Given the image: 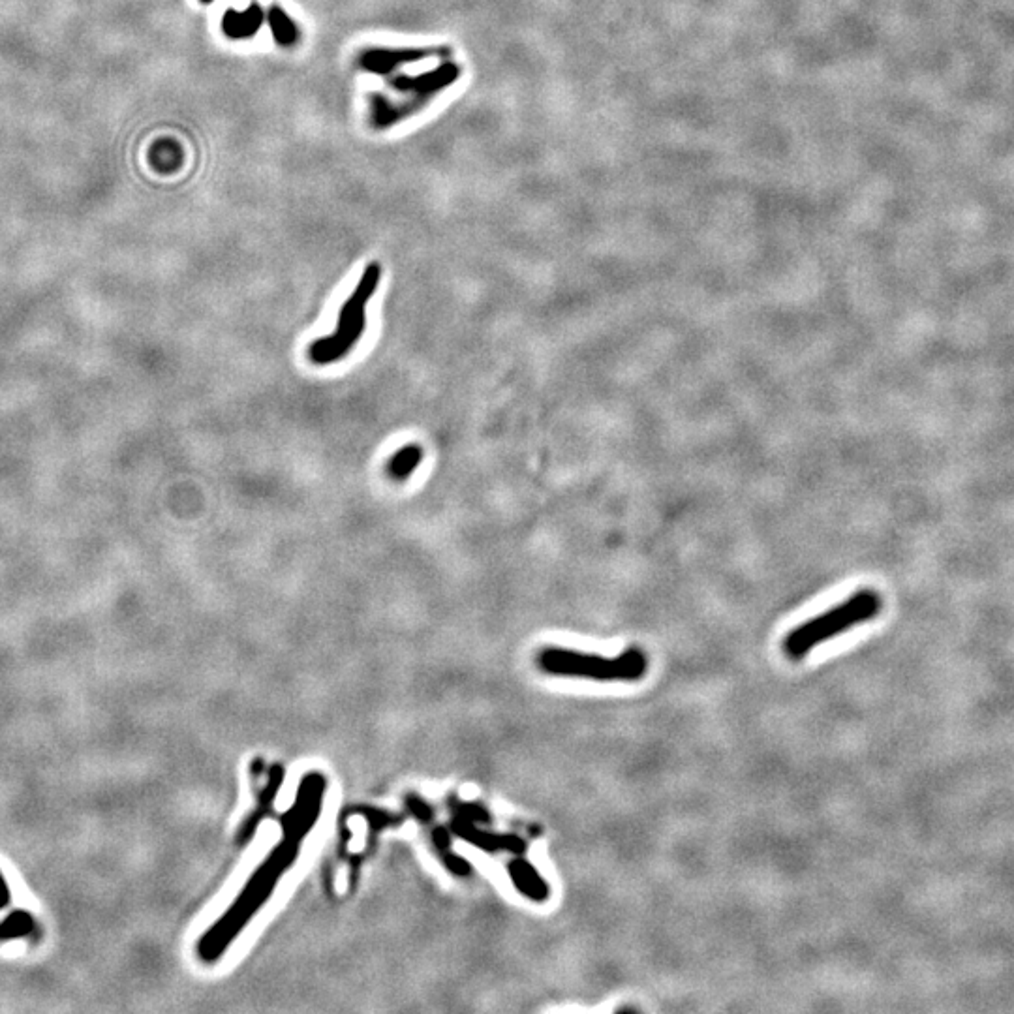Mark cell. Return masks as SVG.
I'll list each match as a JSON object with an SVG mask.
<instances>
[{
    "label": "cell",
    "mask_w": 1014,
    "mask_h": 1014,
    "mask_svg": "<svg viewBox=\"0 0 1014 1014\" xmlns=\"http://www.w3.org/2000/svg\"><path fill=\"white\" fill-rule=\"evenodd\" d=\"M325 789L327 782L320 772H308L301 780L292 808L280 821L282 840L246 881L245 887L231 902L226 913L201 936L198 941L200 960L207 964L220 960L222 954L230 949L231 943L248 926V922L252 921V917L273 896L280 877L297 861L308 832L318 823Z\"/></svg>",
    "instance_id": "obj_1"
},
{
    "label": "cell",
    "mask_w": 1014,
    "mask_h": 1014,
    "mask_svg": "<svg viewBox=\"0 0 1014 1014\" xmlns=\"http://www.w3.org/2000/svg\"><path fill=\"white\" fill-rule=\"evenodd\" d=\"M547 675L586 678L596 682H639L648 673V658L637 646L626 648L618 658H605L562 646H547L536 658Z\"/></svg>",
    "instance_id": "obj_2"
},
{
    "label": "cell",
    "mask_w": 1014,
    "mask_h": 1014,
    "mask_svg": "<svg viewBox=\"0 0 1014 1014\" xmlns=\"http://www.w3.org/2000/svg\"><path fill=\"white\" fill-rule=\"evenodd\" d=\"M881 609L883 600L876 590L862 588L847 600L834 605L827 613L810 618L791 631L785 637V654L791 660H802L808 652L827 643L832 637L853 630L868 620H874Z\"/></svg>",
    "instance_id": "obj_3"
},
{
    "label": "cell",
    "mask_w": 1014,
    "mask_h": 1014,
    "mask_svg": "<svg viewBox=\"0 0 1014 1014\" xmlns=\"http://www.w3.org/2000/svg\"><path fill=\"white\" fill-rule=\"evenodd\" d=\"M382 278L380 263H370L363 271L359 284L350 299L340 308L337 331L329 337L318 338L310 344L308 355L316 365H331L352 352L367 329V303L376 292Z\"/></svg>",
    "instance_id": "obj_4"
},
{
    "label": "cell",
    "mask_w": 1014,
    "mask_h": 1014,
    "mask_svg": "<svg viewBox=\"0 0 1014 1014\" xmlns=\"http://www.w3.org/2000/svg\"><path fill=\"white\" fill-rule=\"evenodd\" d=\"M507 872H509L511 881L515 883V887L523 892L526 898H530L534 902L549 900V896H551L549 883L539 876L538 870L530 862L524 861V859H515V861L509 862Z\"/></svg>",
    "instance_id": "obj_5"
},
{
    "label": "cell",
    "mask_w": 1014,
    "mask_h": 1014,
    "mask_svg": "<svg viewBox=\"0 0 1014 1014\" xmlns=\"http://www.w3.org/2000/svg\"><path fill=\"white\" fill-rule=\"evenodd\" d=\"M269 774H271V776H269V782H267V787L263 789L262 797H260V804H258L256 812L246 819L243 829L239 830V842H241V844H246V842L252 838L254 830L258 829V825H260L263 819H265L267 815L271 814V810H273V802L277 799L278 789H280L282 780H284V770H282L280 765H275Z\"/></svg>",
    "instance_id": "obj_6"
},
{
    "label": "cell",
    "mask_w": 1014,
    "mask_h": 1014,
    "mask_svg": "<svg viewBox=\"0 0 1014 1014\" xmlns=\"http://www.w3.org/2000/svg\"><path fill=\"white\" fill-rule=\"evenodd\" d=\"M457 76H459V70L455 66H442L440 70L429 72L425 76L400 77V79H397V87L404 89V91L432 93V91H440L442 87L453 83Z\"/></svg>",
    "instance_id": "obj_7"
},
{
    "label": "cell",
    "mask_w": 1014,
    "mask_h": 1014,
    "mask_svg": "<svg viewBox=\"0 0 1014 1014\" xmlns=\"http://www.w3.org/2000/svg\"><path fill=\"white\" fill-rule=\"evenodd\" d=\"M462 836L472 840L474 844H479L483 849L487 851H513V853H523L526 849L524 840H521L519 836H513V834H489V832H477L472 827H464L461 829Z\"/></svg>",
    "instance_id": "obj_8"
},
{
    "label": "cell",
    "mask_w": 1014,
    "mask_h": 1014,
    "mask_svg": "<svg viewBox=\"0 0 1014 1014\" xmlns=\"http://www.w3.org/2000/svg\"><path fill=\"white\" fill-rule=\"evenodd\" d=\"M427 55L425 51H370L361 62L370 72H387L400 62L419 61Z\"/></svg>",
    "instance_id": "obj_9"
},
{
    "label": "cell",
    "mask_w": 1014,
    "mask_h": 1014,
    "mask_svg": "<svg viewBox=\"0 0 1014 1014\" xmlns=\"http://www.w3.org/2000/svg\"><path fill=\"white\" fill-rule=\"evenodd\" d=\"M421 461H423L421 447L415 446V444L402 447L387 464V474L397 481H404L414 474L415 468L421 464Z\"/></svg>",
    "instance_id": "obj_10"
},
{
    "label": "cell",
    "mask_w": 1014,
    "mask_h": 1014,
    "mask_svg": "<svg viewBox=\"0 0 1014 1014\" xmlns=\"http://www.w3.org/2000/svg\"><path fill=\"white\" fill-rule=\"evenodd\" d=\"M260 25H262V14H260L258 6H252L250 10H246L245 14L230 12L228 16L224 17V31L235 38L248 36V34L258 31Z\"/></svg>",
    "instance_id": "obj_11"
},
{
    "label": "cell",
    "mask_w": 1014,
    "mask_h": 1014,
    "mask_svg": "<svg viewBox=\"0 0 1014 1014\" xmlns=\"http://www.w3.org/2000/svg\"><path fill=\"white\" fill-rule=\"evenodd\" d=\"M36 928V921L29 911L17 909L8 919L0 922V939H14L29 936Z\"/></svg>",
    "instance_id": "obj_12"
},
{
    "label": "cell",
    "mask_w": 1014,
    "mask_h": 1014,
    "mask_svg": "<svg viewBox=\"0 0 1014 1014\" xmlns=\"http://www.w3.org/2000/svg\"><path fill=\"white\" fill-rule=\"evenodd\" d=\"M269 19H271V27H273V32H275L278 42L284 44V46H292L293 42H295L297 31H295V25L290 21V17L286 16L284 12H280L278 8H273L271 14H269Z\"/></svg>",
    "instance_id": "obj_13"
},
{
    "label": "cell",
    "mask_w": 1014,
    "mask_h": 1014,
    "mask_svg": "<svg viewBox=\"0 0 1014 1014\" xmlns=\"http://www.w3.org/2000/svg\"><path fill=\"white\" fill-rule=\"evenodd\" d=\"M10 902V891H8V885H6V879L0 872V909L4 906H8Z\"/></svg>",
    "instance_id": "obj_14"
},
{
    "label": "cell",
    "mask_w": 1014,
    "mask_h": 1014,
    "mask_svg": "<svg viewBox=\"0 0 1014 1014\" xmlns=\"http://www.w3.org/2000/svg\"><path fill=\"white\" fill-rule=\"evenodd\" d=\"M203 2H209V0H203Z\"/></svg>",
    "instance_id": "obj_15"
}]
</instances>
